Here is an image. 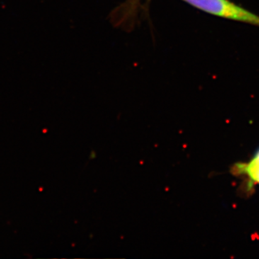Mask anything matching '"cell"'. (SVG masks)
I'll return each mask as SVG.
<instances>
[{
    "label": "cell",
    "mask_w": 259,
    "mask_h": 259,
    "mask_svg": "<svg viewBox=\"0 0 259 259\" xmlns=\"http://www.w3.org/2000/svg\"><path fill=\"white\" fill-rule=\"evenodd\" d=\"M204 13L259 27V15L231 0H182Z\"/></svg>",
    "instance_id": "1"
},
{
    "label": "cell",
    "mask_w": 259,
    "mask_h": 259,
    "mask_svg": "<svg viewBox=\"0 0 259 259\" xmlns=\"http://www.w3.org/2000/svg\"><path fill=\"white\" fill-rule=\"evenodd\" d=\"M238 168L242 170V172L246 174L250 180L259 184V149L249 163L242 164Z\"/></svg>",
    "instance_id": "2"
}]
</instances>
